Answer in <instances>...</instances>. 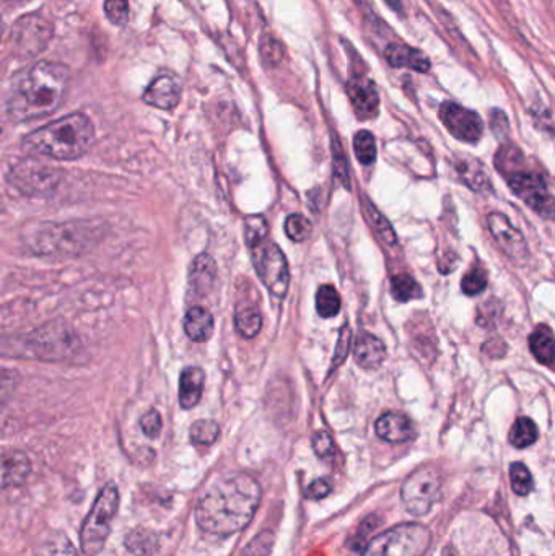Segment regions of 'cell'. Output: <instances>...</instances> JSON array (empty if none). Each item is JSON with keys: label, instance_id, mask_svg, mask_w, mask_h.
I'll use <instances>...</instances> for the list:
<instances>
[{"label": "cell", "instance_id": "1", "mask_svg": "<svg viewBox=\"0 0 555 556\" xmlns=\"http://www.w3.org/2000/svg\"><path fill=\"white\" fill-rule=\"evenodd\" d=\"M261 501V487L248 474L215 482L196 504L199 529L214 537H228L245 529Z\"/></svg>", "mask_w": 555, "mask_h": 556}, {"label": "cell", "instance_id": "2", "mask_svg": "<svg viewBox=\"0 0 555 556\" xmlns=\"http://www.w3.org/2000/svg\"><path fill=\"white\" fill-rule=\"evenodd\" d=\"M69 70L56 62L41 61L15 83L9 98V116L15 122L35 121L53 114L64 101Z\"/></svg>", "mask_w": 555, "mask_h": 556}, {"label": "cell", "instance_id": "3", "mask_svg": "<svg viewBox=\"0 0 555 556\" xmlns=\"http://www.w3.org/2000/svg\"><path fill=\"white\" fill-rule=\"evenodd\" d=\"M95 142V127L82 113L46 124L23 139V148L31 155L53 160H77L84 157Z\"/></svg>", "mask_w": 555, "mask_h": 556}, {"label": "cell", "instance_id": "4", "mask_svg": "<svg viewBox=\"0 0 555 556\" xmlns=\"http://www.w3.org/2000/svg\"><path fill=\"white\" fill-rule=\"evenodd\" d=\"M103 226L93 222L75 220L66 223H46L33 233L31 251L40 256L70 257L84 254L100 241Z\"/></svg>", "mask_w": 555, "mask_h": 556}, {"label": "cell", "instance_id": "5", "mask_svg": "<svg viewBox=\"0 0 555 556\" xmlns=\"http://www.w3.org/2000/svg\"><path fill=\"white\" fill-rule=\"evenodd\" d=\"M77 340L69 327L62 322H49L23 337L2 339L0 353L12 355V358H30V360L62 361L74 353Z\"/></svg>", "mask_w": 555, "mask_h": 556}, {"label": "cell", "instance_id": "6", "mask_svg": "<svg viewBox=\"0 0 555 556\" xmlns=\"http://www.w3.org/2000/svg\"><path fill=\"white\" fill-rule=\"evenodd\" d=\"M119 509V491L114 483H108L93 503L84 526L80 529V550L85 556H97L110 537L111 526Z\"/></svg>", "mask_w": 555, "mask_h": 556}, {"label": "cell", "instance_id": "7", "mask_svg": "<svg viewBox=\"0 0 555 556\" xmlns=\"http://www.w3.org/2000/svg\"><path fill=\"white\" fill-rule=\"evenodd\" d=\"M430 543V530L422 524L409 522L375 537L363 550V556H424Z\"/></svg>", "mask_w": 555, "mask_h": 556}, {"label": "cell", "instance_id": "8", "mask_svg": "<svg viewBox=\"0 0 555 556\" xmlns=\"http://www.w3.org/2000/svg\"><path fill=\"white\" fill-rule=\"evenodd\" d=\"M251 251H253L254 269L258 272L261 282L272 295L285 298L289 292L290 272L282 249L269 239H264L251 248Z\"/></svg>", "mask_w": 555, "mask_h": 556}, {"label": "cell", "instance_id": "9", "mask_svg": "<svg viewBox=\"0 0 555 556\" xmlns=\"http://www.w3.org/2000/svg\"><path fill=\"white\" fill-rule=\"evenodd\" d=\"M403 501L412 516H425L442 495V478L437 470L424 467L404 482Z\"/></svg>", "mask_w": 555, "mask_h": 556}, {"label": "cell", "instance_id": "10", "mask_svg": "<svg viewBox=\"0 0 555 556\" xmlns=\"http://www.w3.org/2000/svg\"><path fill=\"white\" fill-rule=\"evenodd\" d=\"M61 171L38 161H22L9 173V181L23 196H48L61 183Z\"/></svg>", "mask_w": 555, "mask_h": 556}, {"label": "cell", "instance_id": "11", "mask_svg": "<svg viewBox=\"0 0 555 556\" xmlns=\"http://www.w3.org/2000/svg\"><path fill=\"white\" fill-rule=\"evenodd\" d=\"M508 184L516 196L520 197L528 207L539 213L541 217L552 218L554 213V196L551 184L544 174L513 173Z\"/></svg>", "mask_w": 555, "mask_h": 556}, {"label": "cell", "instance_id": "12", "mask_svg": "<svg viewBox=\"0 0 555 556\" xmlns=\"http://www.w3.org/2000/svg\"><path fill=\"white\" fill-rule=\"evenodd\" d=\"M440 119L455 139L468 144H476L481 140L484 122L481 116L471 109L464 108L453 101H446L440 108Z\"/></svg>", "mask_w": 555, "mask_h": 556}, {"label": "cell", "instance_id": "13", "mask_svg": "<svg viewBox=\"0 0 555 556\" xmlns=\"http://www.w3.org/2000/svg\"><path fill=\"white\" fill-rule=\"evenodd\" d=\"M487 223H489L490 233L503 252L515 262L525 261L528 257V244H526L525 236L521 235V231L512 225L508 217L502 213H490Z\"/></svg>", "mask_w": 555, "mask_h": 556}, {"label": "cell", "instance_id": "14", "mask_svg": "<svg viewBox=\"0 0 555 556\" xmlns=\"http://www.w3.org/2000/svg\"><path fill=\"white\" fill-rule=\"evenodd\" d=\"M53 33L51 23L38 15H28L17 23L14 30V40L18 49L28 56H35L46 46L49 36Z\"/></svg>", "mask_w": 555, "mask_h": 556}, {"label": "cell", "instance_id": "15", "mask_svg": "<svg viewBox=\"0 0 555 556\" xmlns=\"http://www.w3.org/2000/svg\"><path fill=\"white\" fill-rule=\"evenodd\" d=\"M31 474L30 457L18 449H0V491L22 487Z\"/></svg>", "mask_w": 555, "mask_h": 556}, {"label": "cell", "instance_id": "16", "mask_svg": "<svg viewBox=\"0 0 555 556\" xmlns=\"http://www.w3.org/2000/svg\"><path fill=\"white\" fill-rule=\"evenodd\" d=\"M181 90H183V85L176 75L160 74L147 87L142 100L153 108L170 111L180 103Z\"/></svg>", "mask_w": 555, "mask_h": 556}, {"label": "cell", "instance_id": "17", "mask_svg": "<svg viewBox=\"0 0 555 556\" xmlns=\"http://www.w3.org/2000/svg\"><path fill=\"white\" fill-rule=\"evenodd\" d=\"M347 95L359 118H375L380 108V95L372 80L365 77L350 79L347 83Z\"/></svg>", "mask_w": 555, "mask_h": 556}, {"label": "cell", "instance_id": "18", "mask_svg": "<svg viewBox=\"0 0 555 556\" xmlns=\"http://www.w3.org/2000/svg\"><path fill=\"white\" fill-rule=\"evenodd\" d=\"M376 435L388 443H407L416 435L414 425L403 413L389 412L378 418Z\"/></svg>", "mask_w": 555, "mask_h": 556}, {"label": "cell", "instance_id": "19", "mask_svg": "<svg viewBox=\"0 0 555 556\" xmlns=\"http://www.w3.org/2000/svg\"><path fill=\"white\" fill-rule=\"evenodd\" d=\"M386 61L391 67H406L425 74L430 70V59L420 49L409 48L406 44L391 43L385 49Z\"/></svg>", "mask_w": 555, "mask_h": 556}, {"label": "cell", "instance_id": "20", "mask_svg": "<svg viewBox=\"0 0 555 556\" xmlns=\"http://www.w3.org/2000/svg\"><path fill=\"white\" fill-rule=\"evenodd\" d=\"M354 357L365 370H376L385 361V344L376 335L363 332L355 342Z\"/></svg>", "mask_w": 555, "mask_h": 556}, {"label": "cell", "instance_id": "21", "mask_svg": "<svg viewBox=\"0 0 555 556\" xmlns=\"http://www.w3.org/2000/svg\"><path fill=\"white\" fill-rule=\"evenodd\" d=\"M217 278V265L209 254H201L194 259L189 272V290L194 295L202 296L214 287Z\"/></svg>", "mask_w": 555, "mask_h": 556}, {"label": "cell", "instance_id": "22", "mask_svg": "<svg viewBox=\"0 0 555 556\" xmlns=\"http://www.w3.org/2000/svg\"><path fill=\"white\" fill-rule=\"evenodd\" d=\"M206 383V373L197 366L184 368L180 376V405L183 409L189 410L196 407L201 400Z\"/></svg>", "mask_w": 555, "mask_h": 556}, {"label": "cell", "instance_id": "23", "mask_svg": "<svg viewBox=\"0 0 555 556\" xmlns=\"http://www.w3.org/2000/svg\"><path fill=\"white\" fill-rule=\"evenodd\" d=\"M214 331V318L202 306H193L188 309L184 318V332L194 342H206Z\"/></svg>", "mask_w": 555, "mask_h": 556}, {"label": "cell", "instance_id": "24", "mask_svg": "<svg viewBox=\"0 0 555 556\" xmlns=\"http://www.w3.org/2000/svg\"><path fill=\"white\" fill-rule=\"evenodd\" d=\"M529 348L534 358L542 365H554V334L551 327L539 326L529 337Z\"/></svg>", "mask_w": 555, "mask_h": 556}, {"label": "cell", "instance_id": "25", "mask_svg": "<svg viewBox=\"0 0 555 556\" xmlns=\"http://www.w3.org/2000/svg\"><path fill=\"white\" fill-rule=\"evenodd\" d=\"M124 545L134 556H153L158 550V537L152 530L137 527L126 535Z\"/></svg>", "mask_w": 555, "mask_h": 556}, {"label": "cell", "instance_id": "26", "mask_svg": "<svg viewBox=\"0 0 555 556\" xmlns=\"http://www.w3.org/2000/svg\"><path fill=\"white\" fill-rule=\"evenodd\" d=\"M235 326L236 331L240 332V335H243L245 339L256 337L261 331V326H263V318H261L258 308L246 306V308L238 309L235 316Z\"/></svg>", "mask_w": 555, "mask_h": 556}, {"label": "cell", "instance_id": "27", "mask_svg": "<svg viewBox=\"0 0 555 556\" xmlns=\"http://www.w3.org/2000/svg\"><path fill=\"white\" fill-rule=\"evenodd\" d=\"M539 431L531 418L521 417L516 420L510 431V443L518 449L529 448L538 441Z\"/></svg>", "mask_w": 555, "mask_h": 556}, {"label": "cell", "instance_id": "28", "mask_svg": "<svg viewBox=\"0 0 555 556\" xmlns=\"http://www.w3.org/2000/svg\"><path fill=\"white\" fill-rule=\"evenodd\" d=\"M316 311L323 319H331L341 311V296L333 285H323L316 293Z\"/></svg>", "mask_w": 555, "mask_h": 556}, {"label": "cell", "instance_id": "29", "mask_svg": "<svg viewBox=\"0 0 555 556\" xmlns=\"http://www.w3.org/2000/svg\"><path fill=\"white\" fill-rule=\"evenodd\" d=\"M391 292H393L394 300L407 303V301L419 300L422 298V287L416 278L411 275L401 274L396 275L391 283Z\"/></svg>", "mask_w": 555, "mask_h": 556}, {"label": "cell", "instance_id": "30", "mask_svg": "<svg viewBox=\"0 0 555 556\" xmlns=\"http://www.w3.org/2000/svg\"><path fill=\"white\" fill-rule=\"evenodd\" d=\"M458 171L464 183L468 184L474 191H484L489 187V176H487L484 166L479 161H461Z\"/></svg>", "mask_w": 555, "mask_h": 556}, {"label": "cell", "instance_id": "31", "mask_svg": "<svg viewBox=\"0 0 555 556\" xmlns=\"http://www.w3.org/2000/svg\"><path fill=\"white\" fill-rule=\"evenodd\" d=\"M38 556H80L74 543L62 532H54L44 540Z\"/></svg>", "mask_w": 555, "mask_h": 556}, {"label": "cell", "instance_id": "32", "mask_svg": "<svg viewBox=\"0 0 555 556\" xmlns=\"http://www.w3.org/2000/svg\"><path fill=\"white\" fill-rule=\"evenodd\" d=\"M363 210H365L368 222L372 223V228L376 231V235L380 236L381 241H385L386 244H396V235H394L393 228L389 225L388 220L376 210L375 205L370 204L368 199H365L363 200Z\"/></svg>", "mask_w": 555, "mask_h": 556}, {"label": "cell", "instance_id": "33", "mask_svg": "<svg viewBox=\"0 0 555 556\" xmlns=\"http://www.w3.org/2000/svg\"><path fill=\"white\" fill-rule=\"evenodd\" d=\"M259 56L266 67H277L284 61V46L272 35H263L259 41Z\"/></svg>", "mask_w": 555, "mask_h": 556}, {"label": "cell", "instance_id": "34", "mask_svg": "<svg viewBox=\"0 0 555 556\" xmlns=\"http://www.w3.org/2000/svg\"><path fill=\"white\" fill-rule=\"evenodd\" d=\"M220 428L212 420H199L193 423L189 436L196 446H212L219 439Z\"/></svg>", "mask_w": 555, "mask_h": 556}, {"label": "cell", "instance_id": "35", "mask_svg": "<svg viewBox=\"0 0 555 556\" xmlns=\"http://www.w3.org/2000/svg\"><path fill=\"white\" fill-rule=\"evenodd\" d=\"M354 152L362 165H373L376 160V142L372 132L360 131L354 137Z\"/></svg>", "mask_w": 555, "mask_h": 556}, {"label": "cell", "instance_id": "36", "mask_svg": "<svg viewBox=\"0 0 555 556\" xmlns=\"http://www.w3.org/2000/svg\"><path fill=\"white\" fill-rule=\"evenodd\" d=\"M510 480L516 495L526 496L533 490V477L529 474L528 467L521 462H515L510 467Z\"/></svg>", "mask_w": 555, "mask_h": 556}, {"label": "cell", "instance_id": "37", "mask_svg": "<svg viewBox=\"0 0 555 556\" xmlns=\"http://www.w3.org/2000/svg\"><path fill=\"white\" fill-rule=\"evenodd\" d=\"M285 233L295 243H303L311 235V223L300 213H293L285 220Z\"/></svg>", "mask_w": 555, "mask_h": 556}, {"label": "cell", "instance_id": "38", "mask_svg": "<svg viewBox=\"0 0 555 556\" xmlns=\"http://www.w3.org/2000/svg\"><path fill=\"white\" fill-rule=\"evenodd\" d=\"M245 239L250 249L267 239V223L263 217L253 215L245 218Z\"/></svg>", "mask_w": 555, "mask_h": 556}, {"label": "cell", "instance_id": "39", "mask_svg": "<svg viewBox=\"0 0 555 556\" xmlns=\"http://www.w3.org/2000/svg\"><path fill=\"white\" fill-rule=\"evenodd\" d=\"M274 545V534L271 530H263L258 537H254L240 556H269Z\"/></svg>", "mask_w": 555, "mask_h": 556}, {"label": "cell", "instance_id": "40", "mask_svg": "<svg viewBox=\"0 0 555 556\" xmlns=\"http://www.w3.org/2000/svg\"><path fill=\"white\" fill-rule=\"evenodd\" d=\"M105 15L116 27H124L129 22V2L127 0H105Z\"/></svg>", "mask_w": 555, "mask_h": 556}, {"label": "cell", "instance_id": "41", "mask_svg": "<svg viewBox=\"0 0 555 556\" xmlns=\"http://www.w3.org/2000/svg\"><path fill=\"white\" fill-rule=\"evenodd\" d=\"M461 288L468 296H476L484 292L487 288L486 270L474 269L469 274L464 275Z\"/></svg>", "mask_w": 555, "mask_h": 556}, {"label": "cell", "instance_id": "42", "mask_svg": "<svg viewBox=\"0 0 555 556\" xmlns=\"http://www.w3.org/2000/svg\"><path fill=\"white\" fill-rule=\"evenodd\" d=\"M163 422L162 415L157 410H149L140 418V430L144 431L147 438L155 439L162 433Z\"/></svg>", "mask_w": 555, "mask_h": 556}, {"label": "cell", "instance_id": "43", "mask_svg": "<svg viewBox=\"0 0 555 556\" xmlns=\"http://www.w3.org/2000/svg\"><path fill=\"white\" fill-rule=\"evenodd\" d=\"M523 161V155H521L520 150L516 147H503L500 150L499 155H497V168H499L502 173H507L510 168H518Z\"/></svg>", "mask_w": 555, "mask_h": 556}, {"label": "cell", "instance_id": "44", "mask_svg": "<svg viewBox=\"0 0 555 556\" xmlns=\"http://www.w3.org/2000/svg\"><path fill=\"white\" fill-rule=\"evenodd\" d=\"M18 383H20V374L17 371L0 368V400L12 396L18 387Z\"/></svg>", "mask_w": 555, "mask_h": 556}, {"label": "cell", "instance_id": "45", "mask_svg": "<svg viewBox=\"0 0 555 556\" xmlns=\"http://www.w3.org/2000/svg\"><path fill=\"white\" fill-rule=\"evenodd\" d=\"M313 449H315L316 456L321 457V459H333L334 457V443L331 436L326 433V431H318L315 436H313Z\"/></svg>", "mask_w": 555, "mask_h": 556}, {"label": "cell", "instance_id": "46", "mask_svg": "<svg viewBox=\"0 0 555 556\" xmlns=\"http://www.w3.org/2000/svg\"><path fill=\"white\" fill-rule=\"evenodd\" d=\"M350 339H352V334H350L349 327H342L339 342H337L336 353H334V368L346 360L347 352H349L350 348Z\"/></svg>", "mask_w": 555, "mask_h": 556}, {"label": "cell", "instance_id": "47", "mask_svg": "<svg viewBox=\"0 0 555 556\" xmlns=\"http://www.w3.org/2000/svg\"><path fill=\"white\" fill-rule=\"evenodd\" d=\"M380 524H381L380 517H376V516L367 517V519H365V521L362 522V526L359 527V530H357V535H355V539L352 540V543H354L352 547H354L355 550H359V545L360 547H362V543L363 540H365V537H367V535L370 534V532H373V530H375L376 527H380Z\"/></svg>", "mask_w": 555, "mask_h": 556}, {"label": "cell", "instance_id": "48", "mask_svg": "<svg viewBox=\"0 0 555 556\" xmlns=\"http://www.w3.org/2000/svg\"><path fill=\"white\" fill-rule=\"evenodd\" d=\"M329 493H331V483L324 478L316 480V482L311 483L310 487L306 488V498H310V500H323Z\"/></svg>", "mask_w": 555, "mask_h": 556}, {"label": "cell", "instance_id": "49", "mask_svg": "<svg viewBox=\"0 0 555 556\" xmlns=\"http://www.w3.org/2000/svg\"><path fill=\"white\" fill-rule=\"evenodd\" d=\"M490 127H492V131L497 134V137H502L503 134H507V114L503 113V111H500V109H494V111H492V114H490Z\"/></svg>", "mask_w": 555, "mask_h": 556}, {"label": "cell", "instance_id": "50", "mask_svg": "<svg viewBox=\"0 0 555 556\" xmlns=\"http://www.w3.org/2000/svg\"><path fill=\"white\" fill-rule=\"evenodd\" d=\"M385 4L396 14H403L404 12V5L401 0H385Z\"/></svg>", "mask_w": 555, "mask_h": 556}, {"label": "cell", "instance_id": "51", "mask_svg": "<svg viewBox=\"0 0 555 556\" xmlns=\"http://www.w3.org/2000/svg\"><path fill=\"white\" fill-rule=\"evenodd\" d=\"M7 2H10V4L22 5L27 4V2H31V0H7Z\"/></svg>", "mask_w": 555, "mask_h": 556}, {"label": "cell", "instance_id": "52", "mask_svg": "<svg viewBox=\"0 0 555 556\" xmlns=\"http://www.w3.org/2000/svg\"><path fill=\"white\" fill-rule=\"evenodd\" d=\"M2 31H4V23H2V18H0V38H2Z\"/></svg>", "mask_w": 555, "mask_h": 556}, {"label": "cell", "instance_id": "53", "mask_svg": "<svg viewBox=\"0 0 555 556\" xmlns=\"http://www.w3.org/2000/svg\"><path fill=\"white\" fill-rule=\"evenodd\" d=\"M0 135H2V134H0Z\"/></svg>", "mask_w": 555, "mask_h": 556}]
</instances>
